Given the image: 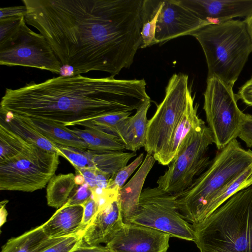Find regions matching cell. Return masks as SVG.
Segmentation results:
<instances>
[{
    "label": "cell",
    "mask_w": 252,
    "mask_h": 252,
    "mask_svg": "<svg viewBox=\"0 0 252 252\" xmlns=\"http://www.w3.org/2000/svg\"><path fill=\"white\" fill-rule=\"evenodd\" d=\"M194 98L189 91L186 110L172 133L166 147L155 158L158 163L169 165L176 155L179 146L186 135L199 119L197 114V106L193 104Z\"/></svg>",
    "instance_id": "ffe728a7"
},
{
    "label": "cell",
    "mask_w": 252,
    "mask_h": 252,
    "mask_svg": "<svg viewBox=\"0 0 252 252\" xmlns=\"http://www.w3.org/2000/svg\"><path fill=\"white\" fill-rule=\"evenodd\" d=\"M151 100L145 101L132 116H129L118 125L115 135L124 145L126 150L135 152L144 147L146 142L149 120L148 111Z\"/></svg>",
    "instance_id": "ac0fdd59"
},
{
    "label": "cell",
    "mask_w": 252,
    "mask_h": 252,
    "mask_svg": "<svg viewBox=\"0 0 252 252\" xmlns=\"http://www.w3.org/2000/svg\"><path fill=\"white\" fill-rule=\"evenodd\" d=\"M83 233L65 237L41 252H71L83 243Z\"/></svg>",
    "instance_id": "4dcf8cb0"
},
{
    "label": "cell",
    "mask_w": 252,
    "mask_h": 252,
    "mask_svg": "<svg viewBox=\"0 0 252 252\" xmlns=\"http://www.w3.org/2000/svg\"><path fill=\"white\" fill-rule=\"evenodd\" d=\"M143 160L144 153H142L130 163L120 169L112 176L106 188L119 192L126 180L141 165Z\"/></svg>",
    "instance_id": "f546056e"
},
{
    "label": "cell",
    "mask_w": 252,
    "mask_h": 252,
    "mask_svg": "<svg viewBox=\"0 0 252 252\" xmlns=\"http://www.w3.org/2000/svg\"><path fill=\"white\" fill-rule=\"evenodd\" d=\"M76 173L80 174L83 178L85 183L91 189L96 187V177L97 169L85 168L75 169Z\"/></svg>",
    "instance_id": "8d00e7d4"
},
{
    "label": "cell",
    "mask_w": 252,
    "mask_h": 252,
    "mask_svg": "<svg viewBox=\"0 0 252 252\" xmlns=\"http://www.w3.org/2000/svg\"><path fill=\"white\" fill-rule=\"evenodd\" d=\"M238 137L248 148L252 147V115L245 114Z\"/></svg>",
    "instance_id": "e575fe53"
},
{
    "label": "cell",
    "mask_w": 252,
    "mask_h": 252,
    "mask_svg": "<svg viewBox=\"0 0 252 252\" xmlns=\"http://www.w3.org/2000/svg\"><path fill=\"white\" fill-rule=\"evenodd\" d=\"M63 238L49 237L41 225L9 239L0 252H41Z\"/></svg>",
    "instance_id": "7402d4cb"
},
{
    "label": "cell",
    "mask_w": 252,
    "mask_h": 252,
    "mask_svg": "<svg viewBox=\"0 0 252 252\" xmlns=\"http://www.w3.org/2000/svg\"><path fill=\"white\" fill-rule=\"evenodd\" d=\"M124 223L117 199L98 211L83 232V242L89 245L107 244Z\"/></svg>",
    "instance_id": "2e32d148"
},
{
    "label": "cell",
    "mask_w": 252,
    "mask_h": 252,
    "mask_svg": "<svg viewBox=\"0 0 252 252\" xmlns=\"http://www.w3.org/2000/svg\"><path fill=\"white\" fill-rule=\"evenodd\" d=\"M144 79L60 76L17 89H6L0 113L55 122L65 126L107 114L132 112L148 100Z\"/></svg>",
    "instance_id": "7a4b0ae2"
},
{
    "label": "cell",
    "mask_w": 252,
    "mask_h": 252,
    "mask_svg": "<svg viewBox=\"0 0 252 252\" xmlns=\"http://www.w3.org/2000/svg\"><path fill=\"white\" fill-rule=\"evenodd\" d=\"M18 116L56 144L82 149H88V145L85 141L76 135L71 128L63 124L44 119Z\"/></svg>",
    "instance_id": "44dd1931"
},
{
    "label": "cell",
    "mask_w": 252,
    "mask_h": 252,
    "mask_svg": "<svg viewBox=\"0 0 252 252\" xmlns=\"http://www.w3.org/2000/svg\"><path fill=\"white\" fill-rule=\"evenodd\" d=\"M75 175L72 173L53 176L48 183L46 199L49 206L59 209L68 200L76 186Z\"/></svg>",
    "instance_id": "d4e9b609"
},
{
    "label": "cell",
    "mask_w": 252,
    "mask_h": 252,
    "mask_svg": "<svg viewBox=\"0 0 252 252\" xmlns=\"http://www.w3.org/2000/svg\"><path fill=\"white\" fill-rule=\"evenodd\" d=\"M232 88L215 77L207 79L203 109L220 150L238 137L245 115L238 107V99Z\"/></svg>",
    "instance_id": "ba28073f"
},
{
    "label": "cell",
    "mask_w": 252,
    "mask_h": 252,
    "mask_svg": "<svg viewBox=\"0 0 252 252\" xmlns=\"http://www.w3.org/2000/svg\"><path fill=\"white\" fill-rule=\"evenodd\" d=\"M213 143L211 129L199 118L182 140L168 169L158 177V187L174 195L188 189L210 166L212 160L207 152Z\"/></svg>",
    "instance_id": "8992f818"
},
{
    "label": "cell",
    "mask_w": 252,
    "mask_h": 252,
    "mask_svg": "<svg viewBox=\"0 0 252 252\" xmlns=\"http://www.w3.org/2000/svg\"><path fill=\"white\" fill-rule=\"evenodd\" d=\"M86 142L89 150L96 152L124 151V145L118 137L111 134L93 128H71Z\"/></svg>",
    "instance_id": "cb8c5ba5"
},
{
    "label": "cell",
    "mask_w": 252,
    "mask_h": 252,
    "mask_svg": "<svg viewBox=\"0 0 252 252\" xmlns=\"http://www.w3.org/2000/svg\"><path fill=\"white\" fill-rule=\"evenodd\" d=\"M144 0H22L26 23L47 40L68 76L114 77L132 64L142 43Z\"/></svg>",
    "instance_id": "6da1fadb"
},
{
    "label": "cell",
    "mask_w": 252,
    "mask_h": 252,
    "mask_svg": "<svg viewBox=\"0 0 252 252\" xmlns=\"http://www.w3.org/2000/svg\"><path fill=\"white\" fill-rule=\"evenodd\" d=\"M111 177V176L108 174L97 170L96 177V187L106 189L107 187L109 180Z\"/></svg>",
    "instance_id": "ab89813d"
},
{
    "label": "cell",
    "mask_w": 252,
    "mask_h": 252,
    "mask_svg": "<svg viewBox=\"0 0 252 252\" xmlns=\"http://www.w3.org/2000/svg\"><path fill=\"white\" fill-rule=\"evenodd\" d=\"M211 23L200 19L177 0L160 1L155 37L164 43L177 37L189 35Z\"/></svg>",
    "instance_id": "7c38bea8"
},
{
    "label": "cell",
    "mask_w": 252,
    "mask_h": 252,
    "mask_svg": "<svg viewBox=\"0 0 252 252\" xmlns=\"http://www.w3.org/2000/svg\"><path fill=\"white\" fill-rule=\"evenodd\" d=\"M252 165V151L245 150L236 139L220 150L208 168L192 185L175 195L179 212L192 225L204 220L213 196Z\"/></svg>",
    "instance_id": "277c9868"
},
{
    "label": "cell",
    "mask_w": 252,
    "mask_h": 252,
    "mask_svg": "<svg viewBox=\"0 0 252 252\" xmlns=\"http://www.w3.org/2000/svg\"><path fill=\"white\" fill-rule=\"evenodd\" d=\"M60 155L31 144L21 153L0 162V190L33 192L55 175Z\"/></svg>",
    "instance_id": "52a82bcc"
},
{
    "label": "cell",
    "mask_w": 252,
    "mask_h": 252,
    "mask_svg": "<svg viewBox=\"0 0 252 252\" xmlns=\"http://www.w3.org/2000/svg\"><path fill=\"white\" fill-rule=\"evenodd\" d=\"M0 115L3 116L5 125L27 142L60 155V151L56 144L45 137L20 117L10 112Z\"/></svg>",
    "instance_id": "603a6c76"
},
{
    "label": "cell",
    "mask_w": 252,
    "mask_h": 252,
    "mask_svg": "<svg viewBox=\"0 0 252 252\" xmlns=\"http://www.w3.org/2000/svg\"><path fill=\"white\" fill-rule=\"evenodd\" d=\"M83 212L82 205L65 204L41 225L43 230L50 238L64 237L83 233Z\"/></svg>",
    "instance_id": "d6986e66"
},
{
    "label": "cell",
    "mask_w": 252,
    "mask_h": 252,
    "mask_svg": "<svg viewBox=\"0 0 252 252\" xmlns=\"http://www.w3.org/2000/svg\"><path fill=\"white\" fill-rule=\"evenodd\" d=\"M252 42V14L245 18L244 20Z\"/></svg>",
    "instance_id": "b9f144b4"
},
{
    "label": "cell",
    "mask_w": 252,
    "mask_h": 252,
    "mask_svg": "<svg viewBox=\"0 0 252 252\" xmlns=\"http://www.w3.org/2000/svg\"><path fill=\"white\" fill-rule=\"evenodd\" d=\"M0 64L44 69L61 74L63 65L46 39L31 30L25 20L17 32L0 44Z\"/></svg>",
    "instance_id": "8fae6325"
},
{
    "label": "cell",
    "mask_w": 252,
    "mask_h": 252,
    "mask_svg": "<svg viewBox=\"0 0 252 252\" xmlns=\"http://www.w3.org/2000/svg\"><path fill=\"white\" fill-rule=\"evenodd\" d=\"M27 12L25 5L0 8V19L7 17L25 16Z\"/></svg>",
    "instance_id": "74e56055"
},
{
    "label": "cell",
    "mask_w": 252,
    "mask_h": 252,
    "mask_svg": "<svg viewBox=\"0 0 252 252\" xmlns=\"http://www.w3.org/2000/svg\"><path fill=\"white\" fill-rule=\"evenodd\" d=\"M160 1L144 0L141 32V48L158 43L156 38L155 34Z\"/></svg>",
    "instance_id": "4316f807"
},
{
    "label": "cell",
    "mask_w": 252,
    "mask_h": 252,
    "mask_svg": "<svg viewBox=\"0 0 252 252\" xmlns=\"http://www.w3.org/2000/svg\"><path fill=\"white\" fill-rule=\"evenodd\" d=\"M25 16H15L0 19V44L7 40L20 28Z\"/></svg>",
    "instance_id": "1f68e13d"
},
{
    "label": "cell",
    "mask_w": 252,
    "mask_h": 252,
    "mask_svg": "<svg viewBox=\"0 0 252 252\" xmlns=\"http://www.w3.org/2000/svg\"><path fill=\"white\" fill-rule=\"evenodd\" d=\"M131 223L159 230L171 237L194 241L193 226L179 212L176 196L158 187L143 189Z\"/></svg>",
    "instance_id": "30bf717a"
},
{
    "label": "cell",
    "mask_w": 252,
    "mask_h": 252,
    "mask_svg": "<svg viewBox=\"0 0 252 252\" xmlns=\"http://www.w3.org/2000/svg\"><path fill=\"white\" fill-rule=\"evenodd\" d=\"M202 20L211 24L247 17L252 14V0H177Z\"/></svg>",
    "instance_id": "9a60e30c"
},
{
    "label": "cell",
    "mask_w": 252,
    "mask_h": 252,
    "mask_svg": "<svg viewBox=\"0 0 252 252\" xmlns=\"http://www.w3.org/2000/svg\"><path fill=\"white\" fill-rule=\"evenodd\" d=\"M92 196L91 189L87 184L76 185L65 204L68 205H82Z\"/></svg>",
    "instance_id": "d6a6232c"
},
{
    "label": "cell",
    "mask_w": 252,
    "mask_h": 252,
    "mask_svg": "<svg viewBox=\"0 0 252 252\" xmlns=\"http://www.w3.org/2000/svg\"><path fill=\"white\" fill-rule=\"evenodd\" d=\"M190 91L188 75L175 73L170 78L165 97L148 122L144 148L155 158L164 150L182 118Z\"/></svg>",
    "instance_id": "9c48e42d"
},
{
    "label": "cell",
    "mask_w": 252,
    "mask_h": 252,
    "mask_svg": "<svg viewBox=\"0 0 252 252\" xmlns=\"http://www.w3.org/2000/svg\"><path fill=\"white\" fill-rule=\"evenodd\" d=\"M56 145L60 151V156L66 158L75 169L94 168L108 174L111 177L136 156V152H96Z\"/></svg>",
    "instance_id": "5bb4252c"
},
{
    "label": "cell",
    "mask_w": 252,
    "mask_h": 252,
    "mask_svg": "<svg viewBox=\"0 0 252 252\" xmlns=\"http://www.w3.org/2000/svg\"><path fill=\"white\" fill-rule=\"evenodd\" d=\"M131 113L132 112L128 111L113 113L92 120L79 122L75 126L93 128L115 135L118 125L130 116Z\"/></svg>",
    "instance_id": "f1b7e54d"
},
{
    "label": "cell",
    "mask_w": 252,
    "mask_h": 252,
    "mask_svg": "<svg viewBox=\"0 0 252 252\" xmlns=\"http://www.w3.org/2000/svg\"><path fill=\"white\" fill-rule=\"evenodd\" d=\"M71 252H110L105 246L89 245L83 242Z\"/></svg>",
    "instance_id": "f35d334b"
},
{
    "label": "cell",
    "mask_w": 252,
    "mask_h": 252,
    "mask_svg": "<svg viewBox=\"0 0 252 252\" xmlns=\"http://www.w3.org/2000/svg\"><path fill=\"white\" fill-rule=\"evenodd\" d=\"M82 206L84 208L82 220V227L84 231L98 212L99 206L97 202L92 196Z\"/></svg>",
    "instance_id": "836d02e7"
},
{
    "label": "cell",
    "mask_w": 252,
    "mask_h": 252,
    "mask_svg": "<svg viewBox=\"0 0 252 252\" xmlns=\"http://www.w3.org/2000/svg\"><path fill=\"white\" fill-rule=\"evenodd\" d=\"M8 200H3L0 203V226L1 227L6 221L8 212L6 209V205Z\"/></svg>",
    "instance_id": "60d3db41"
},
{
    "label": "cell",
    "mask_w": 252,
    "mask_h": 252,
    "mask_svg": "<svg viewBox=\"0 0 252 252\" xmlns=\"http://www.w3.org/2000/svg\"><path fill=\"white\" fill-rule=\"evenodd\" d=\"M75 183L77 185H81L85 183L84 180L80 174L76 173Z\"/></svg>",
    "instance_id": "7bdbcfd3"
},
{
    "label": "cell",
    "mask_w": 252,
    "mask_h": 252,
    "mask_svg": "<svg viewBox=\"0 0 252 252\" xmlns=\"http://www.w3.org/2000/svg\"><path fill=\"white\" fill-rule=\"evenodd\" d=\"M156 161L147 154L138 170L119 190L117 199L124 223H131L135 216L145 181Z\"/></svg>",
    "instance_id": "e0dca14e"
},
{
    "label": "cell",
    "mask_w": 252,
    "mask_h": 252,
    "mask_svg": "<svg viewBox=\"0 0 252 252\" xmlns=\"http://www.w3.org/2000/svg\"><path fill=\"white\" fill-rule=\"evenodd\" d=\"M206 57L207 78L215 77L233 87L252 52L244 21L230 20L208 25L191 34Z\"/></svg>",
    "instance_id": "5b68a950"
},
{
    "label": "cell",
    "mask_w": 252,
    "mask_h": 252,
    "mask_svg": "<svg viewBox=\"0 0 252 252\" xmlns=\"http://www.w3.org/2000/svg\"><path fill=\"white\" fill-rule=\"evenodd\" d=\"M170 235L134 223H124L106 244L110 252H166Z\"/></svg>",
    "instance_id": "4fadbf2b"
},
{
    "label": "cell",
    "mask_w": 252,
    "mask_h": 252,
    "mask_svg": "<svg viewBox=\"0 0 252 252\" xmlns=\"http://www.w3.org/2000/svg\"><path fill=\"white\" fill-rule=\"evenodd\" d=\"M236 95L246 105L252 106V76L239 89Z\"/></svg>",
    "instance_id": "d590c367"
},
{
    "label": "cell",
    "mask_w": 252,
    "mask_h": 252,
    "mask_svg": "<svg viewBox=\"0 0 252 252\" xmlns=\"http://www.w3.org/2000/svg\"><path fill=\"white\" fill-rule=\"evenodd\" d=\"M251 185L252 165L213 196L205 210L204 220L235 193Z\"/></svg>",
    "instance_id": "484cf974"
},
{
    "label": "cell",
    "mask_w": 252,
    "mask_h": 252,
    "mask_svg": "<svg viewBox=\"0 0 252 252\" xmlns=\"http://www.w3.org/2000/svg\"><path fill=\"white\" fill-rule=\"evenodd\" d=\"M192 226L200 252H252V185Z\"/></svg>",
    "instance_id": "3957f363"
},
{
    "label": "cell",
    "mask_w": 252,
    "mask_h": 252,
    "mask_svg": "<svg viewBox=\"0 0 252 252\" xmlns=\"http://www.w3.org/2000/svg\"><path fill=\"white\" fill-rule=\"evenodd\" d=\"M5 124H0V162L17 157L31 145Z\"/></svg>",
    "instance_id": "83f0119b"
}]
</instances>
